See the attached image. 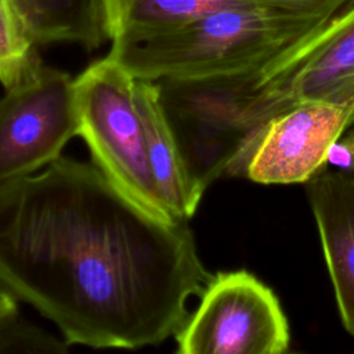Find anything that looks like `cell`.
<instances>
[{
  "mask_svg": "<svg viewBox=\"0 0 354 354\" xmlns=\"http://www.w3.org/2000/svg\"><path fill=\"white\" fill-rule=\"evenodd\" d=\"M306 184L337 311L354 337V170L321 169Z\"/></svg>",
  "mask_w": 354,
  "mask_h": 354,
  "instance_id": "8",
  "label": "cell"
},
{
  "mask_svg": "<svg viewBox=\"0 0 354 354\" xmlns=\"http://www.w3.org/2000/svg\"><path fill=\"white\" fill-rule=\"evenodd\" d=\"M256 3L279 6L292 11L315 15V17H336L346 10L354 7V0H254Z\"/></svg>",
  "mask_w": 354,
  "mask_h": 354,
  "instance_id": "13",
  "label": "cell"
},
{
  "mask_svg": "<svg viewBox=\"0 0 354 354\" xmlns=\"http://www.w3.org/2000/svg\"><path fill=\"white\" fill-rule=\"evenodd\" d=\"M10 313H15V311H10ZM10 313H0V315H4V314H10Z\"/></svg>",
  "mask_w": 354,
  "mask_h": 354,
  "instance_id": "15",
  "label": "cell"
},
{
  "mask_svg": "<svg viewBox=\"0 0 354 354\" xmlns=\"http://www.w3.org/2000/svg\"><path fill=\"white\" fill-rule=\"evenodd\" d=\"M136 101L142 119L151 173L158 195L176 220H189L201 202L158 100L153 80L136 79Z\"/></svg>",
  "mask_w": 354,
  "mask_h": 354,
  "instance_id": "9",
  "label": "cell"
},
{
  "mask_svg": "<svg viewBox=\"0 0 354 354\" xmlns=\"http://www.w3.org/2000/svg\"><path fill=\"white\" fill-rule=\"evenodd\" d=\"M75 93L79 136L87 142L93 162L148 212L177 221L163 206L153 183L136 101V77L106 55L75 77Z\"/></svg>",
  "mask_w": 354,
  "mask_h": 354,
  "instance_id": "4",
  "label": "cell"
},
{
  "mask_svg": "<svg viewBox=\"0 0 354 354\" xmlns=\"http://www.w3.org/2000/svg\"><path fill=\"white\" fill-rule=\"evenodd\" d=\"M41 64L14 0H0V83L10 88Z\"/></svg>",
  "mask_w": 354,
  "mask_h": 354,
  "instance_id": "12",
  "label": "cell"
},
{
  "mask_svg": "<svg viewBox=\"0 0 354 354\" xmlns=\"http://www.w3.org/2000/svg\"><path fill=\"white\" fill-rule=\"evenodd\" d=\"M79 133L75 79L40 64L0 97V184L48 166Z\"/></svg>",
  "mask_w": 354,
  "mask_h": 354,
  "instance_id": "6",
  "label": "cell"
},
{
  "mask_svg": "<svg viewBox=\"0 0 354 354\" xmlns=\"http://www.w3.org/2000/svg\"><path fill=\"white\" fill-rule=\"evenodd\" d=\"M174 335L180 354H282L288 318L275 293L246 270L213 274Z\"/></svg>",
  "mask_w": 354,
  "mask_h": 354,
  "instance_id": "5",
  "label": "cell"
},
{
  "mask_svg": "<svg viewBox=\"0 0 354 354\" xmlns=\"http://www.w3.org/2000/svg\"><path fill=\"white\" fill-rule=\"evenodd\" d=\"M36 44L76 43L87 50L112 40L108 0H14Z\"/></svg>",
  "mask_w": 354,
  "mask_h": 354,
  "instance_id": "10",
  "label": "cell"
},
{
  "mask_svg": "<svg viewBox=\"0 0 354 354\" xmlns=\"http://www.w3.org/2000/svg\"><path fill=\"white\" fill-rule=\"evenodd\" d=\"M18 299L0 282V313L18 311Z\"/></svg>",
  "mask_w": 354,
  "mask_h": 354,
  "instance_id": "14",
  "label": "cell"
},
{
  "mask_svg": "<svg viewBox=\"0 0 354 354\" xmlns=\"http://www.w3.org/2000/svg\"><path fill=\"white\" fill-rule=\"evenodd\" d=\"M337 17L243 4L167 30L113 39L108 55L136 79L235 76L248 80Z\"/></svg>",
  "mask_w": 354,
  "mask_h": 354,
  "instance_id": "2",
  "label": "cell"
},
{
  "mask_svg": "<svg viewBox=\"0 0 354 354\" xmlns=\"http://www.w3.org/2000/svg\"><path fill=\"white\" fill-rule=\"evenodd\" d=\"M351 127L344 105L307 100L261 127L243 176L267 185L307 183L326 165L332 148Z\"/></svg>",
  "mask_w": 354,
  "mask_h": 354,
  "instance_id": "7",
  "label": "cell"
},
{
  "mask_svg": "<svg viewBox=\"0 0 354 354\" xmlns=\"http://www.w3.org/2000/svg\"><path fill=\"white\" fill-rule=\"evenodd\" d=\"M225 97L241 167L267 120L301 101L344 105L354 126V7Z\"/></svg>",
  "mask_w": 354,
  "mask_h": 354,
  "instance_id": "3",
  "label": "cell"
},
{
  "mask_svg": "<svg viewBox=\"0 0 354 354\" xmlns=\"http://www.w3.org/2000/svg\"><path fill=\"white\" fill-rule=\"evenodd\" d=\"M243 4L261 3L254 0H108L112 40L167 30L210 12Z\"/></svg>",
  "mask_w": 354,
  "mask_h": 354,
  "instance_id": "11",
  "label": "cell"
},
{
  "mask_svg": "<svg viewBox=\"0 0 354 354\" xmlns=\"http://www.w3.org/2000/svg\"><path fill=\"white\" fill-rule=\"evenodd\" d=\"M213 277L188 220H163L93 162L59 156L0 184V282L68 344L158 346Z\"/></svg>",
  "mask_w": 354,
  "mask_h": 354,
  "instance_id": "1",
  "label": "cell"
}]
</instances>
